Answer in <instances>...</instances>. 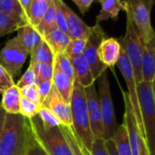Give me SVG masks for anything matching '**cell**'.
<instances>
[{
	"mask_svg": "<svg viewBox=\"0 0 155 155\" xmlns=\"http://www.w3.org/2000/svg\"><path fill=\"white\" fill-rule=\"evenodd\" d=\"M32 133L28 119L5 114L0 134V155H26Z\"/></svg>",
	"mask_w": 155,
	"mask_h": 155,
	"instance_id": "6da1fadb",
	"label": "cell"
},
{
	"mask_svg": "<svg viewBox=\"0 0 155 155\" xmlns=\"http://www.w3.org/2000/svg\"><path fill=\"white\" fill-rule=\"evenodd\" d=\"M70 105L73 122L72 128L74 131L76 136L79 138L80 142L90 152L94 141V137L93 135L90 125L85 90L83 86L76 84L75 82L74 84V91Z\"/></svg>",
	"mask_w": 155,
	"mask_h": 155,
	"instance_id": "7a4b0ae2",
	"label": "cell"
},
{
	"mask_svg": "<svg viewBox=\"0 0 155 155\" xmlns=\"http://www.w3.org/2000/svg\"><path fill=\"white\" fill-rule=\"evenodd\" d=\"M31 133L48 155H74L60 126L46 127L38 115L28 120Z\"/></svg>",
	"mask_w": 155,
	"mask_h": 155,
	"instance_id": "3957f363",
	"label": "cell"
},
{
	"mask_svg": "<svg viewBox=\"0 0 155 155\" xmlns=\"http://www.w3.org/2000/svg\"><path fill=\"white\" fill-rule=\"evenodd\" d=\"M126 12V31L123 38H120L122 48L127 54L130 63L134 72V77L136 83L139 84L143 81L142 72V56L143 43L140 36V34L134 25L130 10L127 7V2L125 10Z\"/></svg>",
	"mask_w": 155,
	"mask_h": 155,
	"instance_id": "277c9868",
	"label": "cell"
},
{
	"mask_svg": "<svg viewBox=\"0 0 155 155\" xmlns=\"http://www.w3.org/2000/svg\"><path fill=\"white\" fill-rule=\"evenodd\" d=\"M137 93L146 143L151 155H155V103L152 83L143 81L137 84Z\"/></svg>",
	"mask_w": 155,
	"mask_h": 155,
	"instance_id": "5b68a950",
	"label": "cell"
},
{
	"mask_svg": "<svg viewBox=\"0 0 155 155\" xmlns=\"http://www.w3.org/2000/svg\"><path fill=\"white\" fill-rule=\"evenodd\" d=\"M98 83L99 103L103 117V124L104 131V140L112 139L118 127L113 99L110 91L107 70L104 71L96 80Z\"/></svg>",
	"mask_w": 155,
	"mask_h": 155,
	"instance_id": "8992f818",
	"label": "cell"
},
{
	"mask_svg": "<svg viewBox=\"0 0 155 155\" xmlns=\"http://www.w3.org/2000/svg\"><path fill=\"white\" fill-rule=\"evenodd\" d=\"M126 2L143 43L151 42L155 36V31L151 21V13L155 0H132Z\"/></svg>",
	"mask_w": 155,
	"mask_h": 155,
	"instance_id": "52a82bcc",
	"label": "cell"
},
{
	"mask_svg": "<svg viewBox=\"0 0 155 155\" xmlns=\"http://www.w3.org/2000/svg\"><path fill=\"white\" fill-rule=\"evenodd\" d=\"M121 71L125 84L128 88V97L131 103V105L133 107V111L134 114L135 120L137 122L138 128L140 130L141 135L143 139L146 141V136H145V132H144V127H143V118H142V113L140 109V104H139V98H138V93H137V83L134 77V72L133 69V66L130 63V60L122 48V53L119 58V61L116 64Z\"/></svg>",
	"mask_w": 155,
	"mask_h": 155,
	"instance_id": "ba28073f",
	"label": "cell"
},
{
	"mask_svg": "<svg viewBox=\"0 0 155 155\" xmlns=\"http://www.w3.org/2000/svg\"><path fill=\"white\" fill-rule=\"evenodd\" d=\"M27 52L19 43L16 36L9 39L0 51V64L15 78L22 70L27 58Z\"/></svg>",
	"mask_w": 155,
	"mask_h": 155,
	"instance_id": "9c48e42d",
	"label": "cell"
},
{
	"mask_svg": "<svg viewBox=\"0 0 155 155\" xmlns=\"http://www.w3.org/2000/svg\"><path fill=\"white\" fill-rule=\"evenodd\" d=\"M104 38L105 33L100 24L96 23L94 26H91V33L87 38L86 46L83 54V57L90 66L95 81L104 71L107 70V67L102 64L98 56L99 45Z\"/></svg>",
	"mask_w": 155,
	"mask_h": 155,
	"instance_id": "30bf717a",
	"label": "cell"
},
{
	"mask_svg": "<svg viewBox=\"0 0 155 155\" xmlns=\"http://www.w3.org/2000/svg\"><path fill=\"white\" fill-rule=\"evenodd\" d=\"M85 90V97H86V104L89 114L90 125L93 135L94 139H104V131L103 124V117L102 112L99 103V95L98 91L96 89L95 84L84 88Z\"/></svg>",
	"mask_w": 155,
	"mask_h": 155,
	"instance_id": "8fae6325",
	"label": "cell"
},
{
	"mask_svg": "<svg viewBox=\"0 0 155 155\" xmlns=\"http://www.w3.org/2000/svg\"><path fill=\"white\" fill-rule=\"evenodd\" d=\"M42 105L49 109L55 115V117L60 121L61 125L73 127L71 105L62 98L54 85Z\"/></svg>",
	"mask_w": 155,
	"mask_h": 155,
	"instance_id": "7c38bea8",
	"label": "cell"
},
{
	"mask_svg": "<svg viewBox=\"0 0 155 155\" xmlns=\"http://www.w3.org/2000/svg\"><path fill=\"white\" fill-rule=\"evenodd\" d=\"M124 102V124L126 126L130 145L132 148L133 155H140L141 153V143H142V135L140 130L137 125V122L134 117V114L133 111V107L131 105L127 92L122 90Z\"/></svg>",
	"mask_w": 155,
	"mask_h": 155,
	"instance_id": "4fadbf2b",
	"label": "cell"
},
{
	"mask_svg": "<svg viewBox=\"0 0 155 155\" xmlns=\"http://www.w3.org/2000/svg\"><path fill=\"white\" fill-rule=\"evenodd\" d=\"M60 2L65 15L69 37L71 39H87L91 33V26L87 25L64 1L60 0Z\"/></svg>",
	"mask_w": 155,
	"mask_h": 155,
	"instance_id": "5bb4252c",
	"label": "cell"
},
{
	"mask_svg": "<svg viewBox=\"0 0 155 155\" xmlns=\"http://www.w3.org/2000/svg\"><path fill=\"white\" fill-rule=\"evenodd\" d=\"M122 53V45L119 39L104 38L99 45L98 56L100 61L107 68L113 69L118 63Z\"/></svg>",
	"mask_w": 155,
	"mask_h": 155,
	"instance_id": "9a60e30c",
	"label": "cell"
},
{
	"mask_svg": "<svg viewBox=\"0 0 155 155\" xmlns=\"http://www.w3.org/2000/svg\"><path fill=\"white\" fill-rule=\"evenodd\" d=\"M142 72L143 81L152 83L155 77V36L151 42L143 44Z\"/></svg>",
	"mask_w": 155,
	"mask_h": 155,
	"instance_id": "2e32d148",
	"label": "cell"
},
{
	"mask_svg": "<svg viewBox=\"0 0 155 155\" xmlns=\"http://www.w3.org/2000/svg\"><path fill=\"white\" fill-rule=\"evenodd\" d=\"M74 73V82L84 88H87L93 85L95 82L93 73L87 62L83 56L71 59Z\"/></svg>",
	"mask_w": 155,
	"mask_h": 155,
	"instance_id": "e0dca14e",
	"label": "cell"
},
{
	"mask_svg": "<svg viewBox=\"0 0 155 155\" xmlns=\"http://www.w3.org/2000/svg\"><path fill=\"white\" fill-rule=\"evenodd\" d=\"M52 82L54 87L58 91L62 98L66 103L70 104L74 91V79L70 77L68 74L62 72L61 70L54 68V76Z\"/></svg>",
	"mask_w": 155,
	"mask_h": 155,
	"instance_id": "ac0fdd59",
	"label": "cell"
},
{
	"mask_svg": "<svg viewBox=\"0 0 155 155\" xmlns=\"http://www.w3.org/2000/svg\"><path fill=\"white\" fill-rule=\"evenodd\" d=\"M0 12L15 21L19 25V28L28 25L19 0H0Z\"/></svg>",
	"mask_w": 155,
	"mask_h": 155,
	"instance_id": "d6986e66",
	"label": "cell"
},
{
	"mask_svg": "<svg viewBox=\"0 0 155 155\" xmlns=\"http://www.w3.org/2000/svg\"><path fill=\"white\" fill-rule=\"evenodd\" d=\"M16 37L19 40L21 45L25 48L28 54L34 51V49L41 43L43 38L37 33V31L30 25H25L17 30Z\"/></svg>",
	"mask_w": 155,
	"mask_h": 155,
	"instance_id": "ffe728a7",
	"label": "cell"
},
{
	"mask_svg": "<svg viewBox=\"0 0 155 155\" xmlns=\"http://www.w3.org/2000/svg\"><path fill=\"white\" fill-rule=\"evenodd\" d=\"M101 11L96 17V23L108 20L110 18L117 20L119 17V13L122 10H125L126 1L120 0H100Z\"/></svg>",
	"mask_w": 155,
	"mask_h": 155,
	"instance_id": "44dd1931",
	"label": "cell"
},
{
	"mask_svg": "<svg viewBox=\"0 0 155 155\" xmlns=\"http://www.w3.org/2000/svg\"><path fill=\"white\" fill-rule=\"evenodd\" d=\"M20 89L15 84L7 89L2 94L1 106L5 110V114H20V101H21Z\"/></svg>",
	"mask_w": 155,
	"mask_h": 155,
	"instance_id": "7402d4cb",
	"label": "cell"
},
{
	"mask_svg": "<svg viewBox=\"0 0 155 155\" xmlns=\"http://www.w3.org/2000/svg\"><path fill=\"white\" fill-rule=\"evenodd\" d=\"M43 39L49 45L54 55L59 53L64 52L71 41V38L69 37L68 34L63 32L58 28L54 30L51 34H49Z\"/></svg>",
	"mask_w": 155,
	"mask_h": 155,
	"instance_id": "603a6c76",
	"label": "cell"
},
{
	"mask_svg": "<svg viewBox=\"0 0 155 155\" xmlns=\"http://www.w3.org/2000/svg\"><path fill=\"white\" fill-rule=\"evenodd\" d=\"M56 28H57V25H56L55 2L54 0H53L47 12L44 15L42 21L35 29L37 31V33L41 35L42 38H45L46 35L51 34Z\"/></svg>",
	"mask_w": 155,
	"mask_h": 155,
	"instance_id": "cb8c5ba5",
	"label": "cell"
},
{
	"mask_svg": "<svg viewBox=\"0 0 155 155\" xmlns=\"http://www.w3.org/2000/svg\"><path fill=\"white\" fill-rule=\"evenodd\" d=\"M52 1L53 0H32L28 25L34 28H36L47 12Z\"/></svg>",
	"mask_w": 155,
	"mask_h": 155,
	"instance_id": "d4e9b609",
	"label": "cell"
},
{
	"mask_svg": "<svg viewBox=\"0 0 155 155\" xmlns=\"http://www.w3.org/2000/svg\"><path fill=\"white\" fill-rule=\"evenodd\" d=\"M112 140L116 146L119 155H133L128 132L124 124L118 125L115 134L112 137Z\"/></svg>",
	"mask_w": 155,
	"mask_h": 155,
	"instance_id": "484cf974",
	"label": "cell"
},
{
	"mask_svg": "<svg viewBox=\"0 0 155 155\" xmlns=\"http://www.w3.org/2000/svg\"><path fill=\"white\" fill-rule=\"evenodd\" d=\"M30 64H54V54L50 49L49 45L43 39L41 43L31 53Z\"/></svg>",
	"mask_w": 155,
	"mask_h": 155,
	"instance_id": "4316f807",
	"label": "cell"
},
{
	"mask_svg": "<svg viewBox=\"0 0 155 155\" xmlns=\"http://www.w3.org/2000/svg\"><path fill=\"white\" fill-rule=\"evenodd\" d=\"M33 67L35 74L37 83L52 81L54 76V64H29Z\"/></svg>",
	"mask_w": 155,
	"mask_h": 155,
	"instance_id": "83f0119b",
	"label": "cell"
},
{
	"mask_svg": "<svg viewBox=\"0 0 155 155\" xmlns=\"http://www.w3.org/2000/svg\"><path fill=\"white\" fill-rule=\"evenodd\" d=\"M54 68H57L62 72L68 74L70 77L74 79V73L71 59L67 56L65 52L59 53L54 55Z\"/></svg>",
	"mask_w": 155,
	"mask_h": 155,
	"instance_id": "f1b7e54d",
	"label": "cell"
},
{
	"mask_svg": "<svg viewBox=\"0 0 155 155\" xmlns=\"http://www.w3.org/2000/svg\"><path fill=\"white\" fill-rule=\"evenodd\" d=\"M86 43L87 39H71L64 52L70 59L81 57L83 56Z\"/></svg>",
	"mask_w": 155,
	"mask_h": 155,
	"instance_id": "f546056e",
	"label": "cell"
},
{
	"mask_svg": "<svg viewBox=\"0 0 155 155\" xmlns=\"http://www.w3.org/2000/svg\"><path fill=\"white\" fill-rule=\"evenodd\" d=\"M62 129V132L65 137V139L67 140L73 153L74 155H84L81 147H80V143H79V139L76 136L74 131L73 130L72 127H66V126H60Z\"/></svg>",
	"mask_w": 155,
	"mask_h": 155,
	"instance_id": "4dcf8cb0",
	"label": "cell"
},
{
	"mask_svg": "<svg viewBox=\"0 0 155 155\" xmlns=\"http://www.w3.org/2000/svg\"><path fill=\"white\" fill-rule=\"evenodd\" d=\"M41 105H38L24 97L20 101V114L26 119H32L38 114Z\"/></svg>",
	"mask_w": 155,
	"mask_h": 155,
	"instance_id": "1f68e13d",
	"label": "cell"
},
{
	"mask_svg": "<svg viewBox=\"0 0 155 155\" xmlns=\"http://www.w3.org/2000/svg\"><path fill=\"white\" fill-rule=\"evenodd\" d=\"M39 118L41 119V121L43 122V124L46 126V127H57V126H61V123L60 121L55 117V115L46 107L41 105L40 110L38 112Z\"/></svg>",
	"mask_w": 155,
	"mask_h": 155,
	"instance_id": "d6a6232c",
	"label": "cell"
},
{
	"mask_svg": "<svg viewBox=\"0 0 155 155\" xmlns=\"http://www.w3.org/2000/svg\"><path fill=\"white\" fill-rule=\"evenodd\" d=\"M19 25L8 16L0 12V38L14 31H17Z\"/></svg>",
	"mask_w": 155,
	"mask_h": 155,
	"instance_id": "836d02e7",
	"label": "cell"
},
{
	"mask_svg": "<svg viewBox=\"0 0 155 155\" xmlns=\"http://www.w3.org/2000/svg\"><path fill=\"white\" fill-rule=\"evenodd\" d=\"M37 79L35 76V74L34 72V69L31 65L26 69V71L24 73L22 77L18 80L16 86L21 89L25 86H32V85H37Z\"/></svg>",
	"mask_w": 155,
	"mask_h": 155,
	"instance_id": "e575fe53",
	"label": "cell"
},
{
	"mask_svg": "<svg viewBox=\"0 0 155 155\" xmlns=\"http://www.w3.org/2000/svg\"><path fill=\"white\" fill-rule=\"evenodd\" d=\"M15 84L14 78L9 74V73L0 64V94H4L7 89L14 86Z\"/></svg>",
	"mask_w": 155,
	"mask_h": 155,
	"instance_id": "d590c367",
	"label": "cell"
},
{
	"mask_svg": "<svg viewBox=\"0 0 155 155\" xmlns=\"http://www.w3.org/2000/svg\"><path fill=\"white\" fill-rule=\"evenodd\" d=\"M55 2V11H56V25L57 28L67 34V25L64 10L61 5L60 0H54Z\"/></svg>",
	"mask_w": 155,
	"mask_h": 155,
	"instance_id": "8d00e7d4",
	"label": "cell"
},
{
	"mask_svg": "<svg viewBox=\"0 0 155 155\" xmlns=\"http://www.w3.org/2000/svg\"><path fill=\"white\" fill-rule=\"evenodd\" d=\"M20 93H21V96L38 104H40V101H39V96H38V93H37V88L36 85H32V86H25L24 88L20 89Z\"/></svg>",
	"mask_w": 155,
	"mask_h": 155,
	"instance_id": "74e56055",
	"label": "cell"
},
{
	"mask_svg": "<svg viewBox=\"0 0 155 155\" xmlns=\"http://www.w3.org/2000/svg\"><path fill=\"white\" fill-rule=\"evenodd\" d=\"M52 87H53V82L52 81L42 82V83H39L36 85L37 93H38V96H39V101H40V104L41 105L43 104V103L47 98V96H48Z\"/></svg>",
	"mask_w": 155,
	"mask_h": 155,
	"instance_id": "f35d334b",
	"label": "cell"
},
{
	"mask_svg": "<svg viewBox=\"0 0 155 155\" xmlns=\"http://www.w3.org/2000/svg\"><path fill=\"white\" fill-rule=\"evenodd\" d=\"M90 153L91 155H109L106 144H105V140L94 139Z\"/></svg>",
	"mask_w": 155,
	"mask_h": 155,
	"instance_id": "ab89813d",
	"label": "cell"
},
{
	"mask_svg": "<svg viewBox=\"0 0 155 155\" xmlns=\"http://www.w3.org/2000/svg\"><path fill=\"white\" fill-rule=\"evenodd\" d=\"M26 155H48L46 152L42 148V146L38 143V142L35 139V137L31 136V140L29 143V146L26 152Z\"/></svg>",
	"mask_w": 155,
	"mask_h": 155,
	"instance_id": "60d3db41",
	"label": "cell"
},
{
	"mask_svg": "<svg viewBox=\"0 0 155 155\" xmlns=\"http://www.w3.org/2000/svg\"><path fill=\"white\" fill-rule=\"evenodd\" d=\"M73 2L78 7L81 14L84 15L89 10V8L91 7V5L94 4V0H73Z\"/></svg>",
	"mask_w": 155,
	"mask_h": 155,
	"instance_id": "b9f144b4",
	"label": "cell"
},
{
	"mask_svg": "<svg viewBox=\"0 0 155 155\" xmlns=\"http://www.w3.org/2000/svg\"><path fill=\"white\" fill-rule=\"evenodd\" d=\"M19 3L24 10V13L26 16V19L28 21L29 18V13H30V7L32 4V0H19Z\"/></svg>",
	"mask_w": 155,
	"mask_h": 155,
	"instance_id": "7bdbcfd3",
	"label": "cell"
},
{
	"mask_svg": "<svg viewBox=\"0 0 155 155\" xmlns=\"http://www.w3.org/2000/svg\"><path fill=\"white\" fill-rule=\"evenodd\" d=\"M105 144H106L109 155H119L118 152H117V149H116V146H115V144L112 139L105 140Z\"/></svg>",
	"mask_w": 155,
	"mask_h": 155,
	"instance_id": "ee69618b",
	"label": "cell"
},
{
	"mask_svg": "<svg viewBox=\"0 0 155 155\" xmlns=\"http://www.w3.org/2000/svg\"><path fill=\"white\" fill-rule=\"evenodd\" d=\"M140 155H151L150 150L148 148L147 143L144 139H142V143H141V153Z\"/></svg>",
	"mask_w": 155,
	"mask_h": 155,
	"instance_id": "f6af8a7d",
	"label": "cell"
},
{
	"mask_svg": "<svg viewBox=\"0 0 155 155\" xmlns=\"http://www.w3.org/2000/svg\"><path fill=\"white\" fill-rule=\"evenodd\" d=\"M5 116V112L2 108L1 104H0V134H1V131H2V127H3V124H4Z\"/></svg>",
	"mask_w": 155,
	"mask_h": 155,
	"instance_id": "bcb514c9",
	"label": "cell"
},
{
	"mask_svg": "<svg viewBox=\"0 0 155 155\" xmlns=\"http://www.w3.org/2000/svg\"><path fill=\"white\" fill-rule=\"evenodd\" d=\"M79 139V138H78ZM79 143H80V147H81V149H82V151H83V153H84V155H91V153H90V152L84 146V144L80 142V140H79Z\"/></svg>",
	"mask_w": 155,
	"mask_h": 155,
	"instance_id": "7dc6e473",
	"label": "cell"
},
{
	"mask_svg": "<svg viewBox=\"0 0 155 155\" xmlns=\"http://www.w3.org/2000/svg\"><path fill=\"white\" fill-rule=\"evenodd\" d=\"M152 87H153V99H154L155 103V77L152 82Z\"/></svg>",
	"mask_w": 155,
	"mask_h": 155,
	"instance_id": "c3c4849f",
	"label": "cell"
}]
</instances>
